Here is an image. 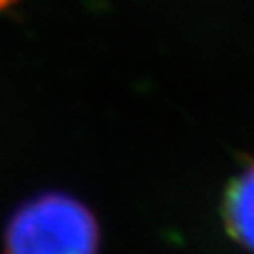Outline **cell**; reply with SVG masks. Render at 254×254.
<instances>
[{
    "mask_svg": "<svg viewBox=\"0 0 254 254\" xmlns=\"http://www.w3.org/2000/svg\"><path fill=\"white\" fill-rule=\"evenodd\" d=\"M98 223L80 201L43 194L11 216L4 254H98Z\"/></svg>",
    "mask_w": 254,
    "mask_h": 254,
    "instance_id": "cell-1",
    "label": "cell"
},
{
    "mask_svg": "<svg viewBox=\"0 0 254 254\" xmlns=\"http://www.w3.org/2000/svg\"><path fill=\"white\" fill-rule=\"evenodd\" d=\"M221 219L232 241L254 254V158L225 185Z\"/></svg>",
    "mask_w": 254,
    "mask_h": 254,
    "instance_id": "cell-2",
    "label": "cell"
},
{
    "mask_svg": "<svg viewBox=\"0 0 254 254\" xmlns=\"http://www.w3.org/2000/svg\"><path fill=\"white\" fill-rule=\"evenodd\" d=\"M18 2H22V0H0V13L9 11L11 7H16Z\"/></svg>",
    "mask_w": 254,
    "mask_h": 254,
    "instance_id": "cell-3",
    "label": "cell"
}]
</instances>
